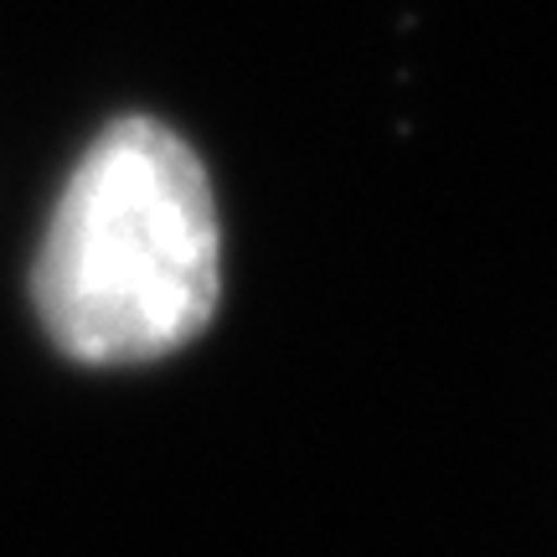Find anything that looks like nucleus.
<instances>
[{
  "label": "nucleus",
  "instance_id": "1",
  "mask_svg": "<svg viewBox=\"0 0 557 557\" xmlns=\"http://www.w3.org/2000/svg\"><path fill=\"white\" fill-rule=\"evenodd\" d=\"M222 299V227L197 150L150 114L103 129L62 186L32 305L67 361L139 367L191 346Z\"/></svg>",
  "mask_w": 557,
  "mask_h": 557
}]
</instances>
